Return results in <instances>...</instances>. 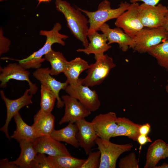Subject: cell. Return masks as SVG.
Wrapping results in <instances>:
<instances>
[{
    "mask_svg": "<svg viewBox=\"0 0 168 168\" xmlns=\"http://www.w3.org/2000/svg\"><path fill=\"white\" fill-rule=\"evenodd\" d=\"M61 28V25L57 22L50 30H41L40 35L46 37L45 42L44 45L38 50L34 52L25 58L20 60L13 59L18 61V63L26 69H37L40 68L42 63L45 60L43 57L52 49V46L53 44L58 43L63 46L65 45L63 40L67 39L68 37L59 32Z\"/></svg>",
    "mask_w": 168,
    "mask_h": 168,
    "instance_id": "1",
    "label": "cell"
},
{
    "mask_svg": "<svg viewBox=\"0 0 168 168\" xmlns=\"http://www.w3.org/2000/svg\"><path fill=\"white\" fill-rule=\"evenodd\" d=\"M55 4L56 9L63 15L72 34L86 47L89 44L88 20L78 8L73 7L65 0H55Z\"/></svg>",
    "mask_w": 168,
    "mask_h": 168,
    "instance_id": "2",
    "label": "cell"
},
{
    "mask_svg": "<svg viewBox=\"0 0 168 168\" xmlns=\"http://www.w3.org/2000/svg\"><path fill=\"white\" fill-rule=\"evenodd\" d=\"M130 5L126 2H121L118 8L113 9L110 2L104 0L99 3L97 9L95 11L91 12L77 8L85 13L89 18L88 36L99 30L100 27L106 21L111 19H116L128 9Z\"/></svg>",
    "mask_w": 168,
    "mask_h": 168,
    "instance_id": "3",
    "label": "cell"
},
{
    "mask_svg": "<svg viewBox=\"0 0 168 168\" xmlns=\"http://www.w3.org/2000/svg\"><path fill=\"white\" fill-rule=\"evenodd\" d=\"M95 59V62L89 65L87 69L86 76L83 78H81L82 84L89 87L101 84L111 70L116 66L112 58L107 54Z\"/></svg>",
    "mask_w": 168,
    "mask_h": 168,
    "instance_id": "4",
    "label": "cell"
},
{
    "mask_svg": "<svg viewBox=\"0 0 168 168\" xmlns=\"http://www.w3.org/2000/svg\"><path fill=\"white\" fill-rule=\"evenodd\" d=\"M95 143L100 153L99 168H116V162L120 156L130 151L133 147L131 143L117 144L98 137Z\"/></svg>",
    "mask_w": 168,
    "mask_h": 168,
    "instance_id": "5",
    "label": "cell"
},
{
    "mask_svg": "<svg viewBox=\"0 0 168 168\" xmlns=\"http://www.w3.org/2000/svg\"><path fill=\"white\" fill-rule=\"evenodd\" d=\"M135 44L134 51L142 54L147 52L152 47L168 39V33L163 27H144L133 39Z\"/></svg>",
    "mask_w": 168,
    "mask_h": 168,
    "instance_id": "6",
    "label": "cell"
},
{
    "mask_svg": "<svg viewBox=\"0 0 168 168\" xmlns=\"http://www.w3.org/2000/svg\"><path fill=\"white\" fill-rule=\"evenodd\" d=\"M139 5L137 2L132 3L128 9L116 19L114 23L117 27L122 29L133 39L144 27L139 16Z\"/></svg>",
    "mask_w": 168,
    "mask_h": 168,
    "instance_id": "7",
    "label": "cell"
},
{
    "mask_svg": "<svg viewBox=\"0 0 168 168\" xmlns=\"http://www.w3.org/2000/svg\"><path fill=\"white\" fill-rule=\"evenodd\" d=\"M168 11L167 7L161 3L152 6L143 3L139 5L138 8L141 22L144 27L148 28L162 27Z\"/></svg>",
    "mask_w": 168,
    "mask_h": 168,
    "instance_id": "8",
    "label": "cell"
},
{
    "mask_svg": "<svg viewBox=\"0 0 168 168\" xmlns=\"http://www.w3.org/2000/svg\"><path fill=\"white\" fill-rule=\"evenodd\" d=\"M0 87H7L8 82L11 79L26 81L29 85L30 93L33 95L37 91L38 87L33 83L29 78V72L19 63H14L8 64L3 68L0 67Z\"/></svg>",
    "mask_w": 168,
    "mask_h": 168,
    "instance_id": "9",
    "label": "cell"
},
{
    "mask_svg": "<svg viewBox=\"0 0 168 168\" xmlns=\"http://www.w3.org/2000/svg\"><path fill=\"white\" fill-rule=\"evenodd\" d=\"M65 90L68 95L77 99L91 112L99 108L100 102L97 92L89 87L83 85L80 78L76 86H72L68 85Z\"/></svg>",
    "mask_w": 168,
    "mask_h": 168,
    "instance_id": "10",
    "label": "cell"
},
{
    "mask_svg": "<svg viewBox=\"0 0 168 168\" xmlns=\"http://www.w3.org/2000/svg\"><path fill=\"white\" fill-rule=\"evenodd\" d=\"M0 93L1 97L5 103L7 110L5 122L4 125L0 128V130L3 132L6 137L10 140L11 138L8 133V128L11 120L21 108L32 103L33 95L30 93L29 88L25 90L21 96L14 100L10 99L6 97L3 90L1 91Z\"/></svg>",
    "mask_w": 168,
    "mask_h": 168,
    "instance_id": "11",
    "label": "cell"
},
{
    "mask_svg": "<svg viewBox=\"0 0 168 168\" xmlns=\"http://www.w3.org/2000/svg\"><path fill=\"white\" fill-rule=\"evenodd\" d=\"M65 106L63 116L58 124L66 123H75L88 117L91 112L75 98L69 95L61 97Z\"/></svg>",
    "mask_w": 168,
    "mask_h": 168,
    "instance_id": "12",
    "label": "cell"
},
{
    "mask_svg": "<svg viewBox=\"0 0 168 168\" xmlns=\"http://www.w3.org/2000/svg\"><path fill=\"white\" fill-rule=\"evenodd\" d=\"M118 118L113 112L96 115L91 122L98 137L107 140L113 137L117 127Z\"/></svg>",
    "mask_w": 168,
    "mask_h": 168,
    "instance_id": "13",
    "label": "cell"
},
{
    "mask_svg": "<svg viewBox=\"0 0 168 168\" xmlns=\"http://www.w3.org/2000/svg\"><path fill=\"white\" fill-rule=\"evenodd\" d=\"M33 145L37 153L46 154L53 157L71 156L64 144L50 136L37 138L33 142Z\"/></svg>",
    "mask_w": 168,
    "mask_h": 168,
    "instance_id": "14",
    "label": "cell"
},
{
    "mask_svg": "<svg viewBox=\"0 0 168 168\" xmlns=\"http://www.w3.org/2000/svg\"><path fill=\"white\" fill-rule=\"evenodd\" d=\"M49 69V67L37 68L33 72V76L40 82L41 85L46 86L54 93L57 100V107L58 108H62L64 104L59 97V93L61 90L65 89L68 83L66 81L62 82L57 80L50 75Z\"/></svg>",
    "mask_w": 168,
    "mask_h": 168,
    "instance_id": "15",
    "label": "cell"
},
{
    "mask_svg": "<svg viewBox=\"0 0 168 168\" xmlns=\"http://www.w3.org/2000/svg\"><path fill=\"white\" fill-rule=\"evenodd\" d=\"M75 123L78 128L76 137L79 146L87 155L95 146L98 136L91 122H88L84 119Z\"/></svg>",
    "mask_w": 168,
    "mask_h": 168,
    "instance_id": "16",
    "label": "cell"
},
{
    "mask_svg": "<svg viewBox=\"0 0 168 168\" xmlns=\"http://www.w3.org/2000/svg\"><path fill=\"white\" fill-rule=\"evenodd\" d=\"M99 30L105 35L109 44L117 43L123 52H126L129 48L133 49L135 47V44L133 39L119 27L111 28L105 23L100 27Z\"/></svg>",
    "mask_w": 168,
    "mask_h": 168,
    "instance_id": "17",
    "label": "cell"
},
{
    "mask_svg": "<svg viewBox=\"0 0 168 168\" xmlns=\"http://www.w3.org/2000/svg\"><path fill=\"white\" fill-rule=\"evenodd\" d=\"M90 40L88 46L84 49H78L77 51L83 52L87 54H93L95 58L103 55L105 52L108 51L111 46L107 43V40L104 34H100L96 32L88 36Z\"/></svg>",
    "mask_w": 168,
    "mask_h": 168,
    "instance_id": "18",
    "label": "cell"
},
{
    "mask_svg": "<svg viewBox=\"0 0 168 168\" xmlns=\"http://www.w3.org/2000/svg\"><path fill=\"white\" fill-rule=\"evenodd\" d=\"M55 118L51 113L40 110L34 115V127L39 137L49 136L54 129Z\"/></svg>",
    "mask_w": 168,
    "mask_h": 168,
    "instance_id": "19",
    "label": "cell"
},
{
    "mask_svg": "<svg viewBox=\"0 0 168 168\" xmlns=\"http://www.w3.org/2000/svg\"><path fill=\"white\" fill-rule=\"evenodd\" d=\"M16 124V129L11 138L16 140L18 142L22 141L33 142L39 137L33 126L26 124L22 119L19 112L14 116Z\"/></svg>",
    "mask_w": 168,
    "mask_h": 168,
    "instance_id": "20",
    "label": "cell"
},
{
    "mask_svg": "<svg viewBox=\"0 0 168 168\" xmlns=\"http://www.w3.org/2000/svg\"><path fill=\"white\" fill-rule=\"evenodd\" d=\"M89 66L86 61L80 57L68 61L63 73L68 85L72 86H76L79 82V75L82 72L87 70Z\"/></svg>",
    "mask_w": 168,
    "mask_h": 168,
    "instance_id": "21",
    "label": "cell"
},
{
    "mask_svg": "<svg viewBox=\"0 0 168 168\" xmlns=\"http://www.w3.org/2000/svg\"><path fill=\"white\" fill-rule=\"evenodd\" d=\"M168 144L161 139L156 140L149 147L146 156L144 168H155L164 156L167 148Z\"/></svg>",
    "mask_w": 168,
    "mask_h": 168,
    "instance_id": "22",
    "label": "cell"
},
{
    "mask_svg": "<svg viewBox=\"0 0 168 168\" xmlns=\"http://www.w3.org/2000/svg\"><path fill=\"white\" fill-rule=\"evenodd\" d=\"M116 122L117 127L113 137L125 136L137 141L140 134L139 128L141 124H136L125 117H118Z\"/></svg>",
    "mask_w": 168,
    "mask_h": 168,
    "instance_id": "23",
    "label": "cell"
},
{
    "mask_svg": "<svg viewBox=\"0 0 168 168\" xmlns=\"http://www.w3.org/2000/svg\"><path fill=\"white\" fill-rule=\"evenodd\" d=\"M78 128L75 123L69 122L65 127L53 131L50 136L59 142H66L75 148H78L79 144L76 138Z\"/></svg>",
    "mask_w": 168,
    "mask_h": 168,
    "instance_id": "24",
    "label": "cell"
},
{
    "mask_svg": "<svg viewBox=\"0 0 168 168\" xmlns=\"http://www.w3.org/2000/svg\"><path fill=\"white\" fill-rule=\"evenodd\" d=\"M21 148V153L15 160L10 161L19 168H30V164L37 153L35 151L33 142L22 141L19 142Z\"/></svg>",
    "mask_w": 168,
    "mask_h": 168,
    "instance_id": "25",
    "label": "cell"
},
{
    "mask_svg": "<svg viewBox=\"0 0 168 168\" xmlns=\"http://www.w3.org/2000/svg\"><path fill=\"white\" fill-rule=\"evenodd\" d=\"M44 58L50 63L51 68L49 72L51 75L56 76L63 72L68 61L62 53L52 49L44 56Z\"/></svg>",
    "mask_w": 168,
    "mask_h": 168,
    "instance_id": "26",
    "label": "cell"
},
{
    "mask_svg": "<svg viewBox=\"0 0 168 168\" xmlns=\"http://www.w3.org/2000/svg\"><path fill=\"white\" fill-rule=\"evenodd\" d=\"M48 157L54 168H81L86 159L77 158L72 156Z\"/></svg>",
    "mask_w": 168,
    "mask_h": 168,
    "instance_id": "27",
    "label": "cell"
},
{
    "mask_svg": "<svg viewBox=\"0 0 168 168\" xmlns=\"http://www.w3.org/2000/svg\"><path fill=\"white\" fill-rule=\"evenodd\" d=\"M147 53L156 58L159 65L168 70V39L152 47Z\"/></svg>",
    "mask_w": 168,
    "mask_h": 168,
    "instance_id": "28",
    "label": "cell"
},
{
    "mask_svg": "<svg viewBox=\"0 0 168 168\" xmlns=\"http://www.w3.org/2000/svg\"><path fill=\"white\" fill-rule=\"evenodd\" d=\"M40 110L46 113H51L56 100L54 93L46 86L41 85Z\"/></svg>",
    "mask_w": 168,
    "mask_h": 168,
    "instance_id": "29",
    "label": "cell"
},
{
    "mask_svg": "<svg viewBox=\"0 0 168 168\" xmlns=\"http://www.w3.org/2000/svg\"><path fill=\"white\" fill-rule=\"evenodd\" d=\"M30 168H54L45 154L38 153L30 164Z\"/></svg>",
    "mask_w": 168,
    "mask_h": 168,
    "instance_id": "30",
    "label": "cell"
},
{
    "mask_svg": "<svg viewBox=\"0 0 168 168\" xmlns=\"http://www.w3.org/2000/svg\"><path fill=\"white\" fill-rule=\"evenodd\" d=\"M88 157L81 168H99L100 163V151H90L87 154Z\"/></svg>",
    "mask_w": 168,
    "mask_h": 168,
    "instance_id": "31",
    "label": "cell"
},
{
    "mask_svg": "<svg viewBox=\"0 0 168 168\" xmlns=\"http://www.w3.org/2000/svg\"><path fill=\"white\" fill-rule=\"evenodd\" d=\"M118 166L119 168H138V161L134 152H132L121 158L119 160Z\"/></svg>",
    "mask_w": 168,
    "mask_h": 168,
    "instance_id": "32",
    "label": "cell"
},
{
    "mask_svg": "<svg viewBox=\"0 0 168 168\" xmlns=\"http://www.w3.org/2000/svg\"><path fill=\"white\" fill-rule=\"evenodd\" d=\"M10 41L3 35L2 28L0 30V55L7 52L9 49Z\"/></svg>",
    "mask_w": 168,
    "mask_h": 168,
    "instance_id": "33",
    "label": "cell"
},
{
    "mask_svg": "<svg viewBox=\"0 0 168 168\" xmlns=\"http://www.w3.org/2000/svg\"><path fill=\"white\" fill-rule=\"evenodd\" d=\"M0 168H17L19 167L11 163L7 158L3 159L0 161Z\"/></svg>",
    "mask_w": 168,
    "mask_h": 168,
    "instance_id": "34",
    "label": "cell"
},
{
    "mask_svg": "<svg viewBox=\"0 0 168 168\" xmlns=\"http://www.w3.org/2000/svg\"><path fill=\"white\" fill-rule=\"evenodd\" d=\"M137 141L140 145V150L142 145L145 144L147 142H152L150 138L147 135L141 134H140L138 136Z\"/></svg>",
    "mask_w": 168,
    "mask_h": 168,
    "instance_id": "35",
    "label": "cell"
},
{
    "mask_svg": "<svg viewBox=\"0 0 168 168\" xmlns=\"http://www.w3.org/2000/svg\"><path fill=\"white\" fill-rule=\"evenodd\" d=\"M151 130V125L149 123H147L141 125L139 128L140 134L147 135Z\"/></svg>",
    "mask_w": 168,
    "mask_h": 168,
    "instance_id": "36",
    "label": "cell"
},
{
    "mask_svg": "<svg viewBox=\"0 0 168 168\" xmlns=\"http://www.w3.org/2000/svg\"><path fill=\"white\" fill-rule=\"evenodd\" d=\"M160 0H130L131 3L137 2L138 1H142L146 4L155 6L156 5Z\"/></svg>",
    "mask_w": 168,
    "mask_h": 168,
    "instance_id": "37",
    "label": "cell"
},
{
    "mask_svg": "<svg viewBox=\"0 0 168 168\" xmlns=\"http://www.w3.org/2000/svg\"><path fill=\"white\" fill-rule=\"evenodd\" d=\"M167 7L168 9V5ZM162 27L168 33V11L165 16Z\"/></svg>",
    "mask_w": 168,
    "mask_h": 168,
    "instance_id": "38",
    "label": "cell"
},
{
    "mask_svg": "<svg viewBox=\"0 0 168 168\" xmlns=\"http://www.w3.org/2000/svg\"><path fill=\"white\" fill-rule=\"evenodd\" d=\"M155 168H168V164L166 163H164L160 166H156Z\"/></svg>",
    "mask_w": 168,
    "mask_h": 168,
    "instance_id": "39",
    "label": "cell"
},
{
    "mask_svg": "<svg viewBox=\"0 0 168 168\" xmlns=\"http://www.w3.org/2000/svg\"><path fill=\"white\" fill-rule=\"evenodd\" d=\"M37 1H38L37 6H38L41 3L43 2H49L51 0H37Z\"/></svg>",
    "mask_w": 168,
    "mask_h": 168,
    "instance_id": "40",
    "label": "cell"
},
{
    "mask_svg": "<svg viewBox=\"0 0 168 168\" xmlns=\"http://www.w3.org/2000/svg\"><path fill=\"white\" fill-rule=\"evenodd\" d=\"M168 157V146L167 149L164 156V159Z\"/></svg>",
    "mask_w": 168,
    "mask_h": 168,
    "instance_id": "41",
    "label": "cell"
},
{
    "mask_svg": "<svg viewBox=\"0 0 168 168\" xmlns=\"http://www.w3.org/2000/svg\"><path fill=\"white\" fill-rule=\"evenodd\" d=\"M167 84L166 86V92L168 94V79L167 80Z\"/></svg>",
    "mask_w": 168,
    "mask_h": 168,
    "instance_id": "42",
    "label": "cell"
},
{
    "mask_svg": "<svg viewBox=\"0 0 168 168\" xmlns=\"http://www.w3.org/2000/svg\"><path fill=\"white\" fill-rule=\"evenodd\" d=\"M6 0H0V2H2V1H6Z\"/></svg>",
    "mask_w": 168,
    "mask_h": 168,
    "instance_id": "43",
    "label": "cell"
}]
</instances>
